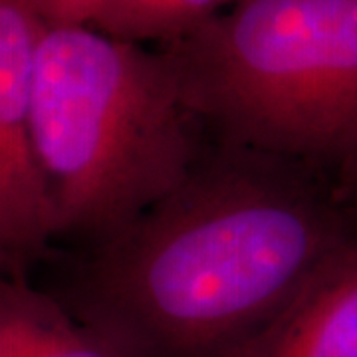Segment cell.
Returning a JSON list of instances; mask_svg holds the SVG:
<instances>
[{"label": "cell", "instance_id": "cell-7", "mask_svg": "<svg viewBox=\"0 0 357 357\" xmlns=\"http://www.w3.org/2000/svg\"><path fill=\"white\" fill-rule=\"evenodd\" d=\"M241 0H102L89 28L121 42L163 46Z\"/></svg>", "mask_w": 357, "mask_h": 357}, {"label": "cell", "instance_id": "cell-10", "mask_svg": "<svg viewBox=\"0 0 357 357\" xmlns=\"http://www.w3.org/2000/svg\"><path fill=\"white\" fill-rule=\"evenodd\" d=\"M342 189H344L347 201L351 203V206H354V211H356L357 215V163L354 165V169L347 173V177L344 178Z\"/></svg>", "mask_w": 357, "mask_h": 357}, {"label": "cell", "instance_id": "cell-2", "mask_svg": "<svg viewBox=\"0 0 357 357\" xmlns=\"http://www.w3.org/2000/svg\"><path fill=\"white\" fill-rule=\"evenodd\" d=\"M208 143L157 46L89 26L44 30L28 147L52 250H84L126 229L177 187Z\"/></svg>", "mask_w": 357, "mask_h": 357}, {"label": "cell", "instance_id": "cell-11", "mask_svg": "<svg viewBox=\"0 0 357 357\" xmlns=\"http://www.w3.org/2000/svg\"><path fill=\"white\" fill-rule=\"evenodd\" d=\"M0 264H2V266H13V264H10V262H6L2 256H0ZM13 268H16V266H13ZM18 270H20V268H18Z\"/></svg>", "mask_w": 357, "mask_h": 357}, {"label": "cell", "instance_id": "cell-9", "mask_svg": "<svg viewBox=\"0 0 357 357\" xmlns=\"http://www.w3.org/2000/svg\"><path fill=\"white\" fill-rule=\"evenodd\" d=\"M46 28L91 26L102 0H30Z\"/></svg>", "mask_w": 357, "mask_h": 357}, {"label": "cell", "instance_id": "cell-6", "mask_svg": "<svg viewBox=\"0 0 357 357\" xmlns=\"http://www.w3.org/2000/svg\"><path fill=\"white\" fill-rule=\"evenodd\" d=\"M44 30L30 0H0V141L18 173L38 187L28 147V109Z\"/></svg>", "mask_w": 357, "mask_h": 357}, {"label": "cell", "instance_id": "cell-1", "mask_svg": "<svg viewBox=\"0 0 357 357\" xmlns=\"http://www.w3.org/2000/svg\"><path fill=\"white\" fill-rule=\"evenodd\" d=\"M356 234L333 177L211 139L126 229L50 252L46 290L123 357H229Z\"/></svg>", "mask_w": 357, "mask_h": 357}, {"label": "cell", "instance_id": "cell-4", "mask_svg": "<svg viewBox=\"0 0 357 357\" xmlns=\"http://www.w3.org/2000/svg\"><path fill=\"white\" fill-rule=\"evenodd\" d=\"M229 357H357V234Z\"/></svg>", "mask_w": 357, "mask_h": 357}, {"label": "cell", "instance_id": "cell-8", "mask_svg": "<svg viewBox=\"0 0 357 357\" xmlns=\"http://www.w3.org/2000/svg\"><path fill=\"white\" fill-rule=\"evenodd\" d=\"M52 252L50 218L38 185L18 173L0 141V256L20 270Z\"/></svg>", "mask_w": 357, "mask_h": 357}, {"label": "cell", "instance_id": "cell-3", "mask_svg": "<svg viewBox=\"0 0 357 357\" xmlns=\"http://www.w3.org/2000/svg\"><path fill=\"white\" fill-rule=\"evenodd\" d=\"M157 48L213 141L340 185L357 163V0H241Z\"/></svg>", "mask_w": 357, "mask_h": 357}, {"label": "cell", "instance_id": "cell-5", "mask_svg": "<svg viewBox=\"0 0 357 357\" xmlns=\"http://www.w3.org/2000/svg\"><path fill=\"white\" fill-rule=\"evenodd\" d=\"M0 357H123L28 272L0 264Z\"/></svg>", "mask_w": 357, "mask_h": 357}]
</instances>
